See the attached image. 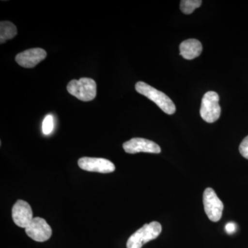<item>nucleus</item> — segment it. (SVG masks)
I'll list each match as a JSON object with an SVG mask.
<instances>
[{
	"instance_id": "f257e3e1",
	"label": "nucleus",
	"mask_w": 248,
	"mask_h": 248,
	"mask_svg": "<svg viewBox=\"0 0 248 248\" xmlns=\"http://www.w3.org/2000/svg\"><path fill=\"white\" fill-rule=\"evenodd\" d=\"M135 89L137 92L155 103L165 113L172 115L176 112V107L172 99L161 91H158L143 81L137 83Z\"/></svg>"
},
{
	"instance_id": "f03ea898",
	"label": "nucleus",
	"mask_w": 248,
	"mask_h": 248,
	"mask_svg": "<svg viewBox=\"0 0 248 248\" xmlns=\"http://www.w3.org/2000/svg\"><path fill=\"white\" fill-rule=\"evenodd\" d=\"M67 91L82 102H90L97 95V84L91 78L73 79L67 85Z\"/></svg>"
},
{
	"instance_id": "7ed1b4c3",
	"label": "nucleus",
	"mask_w": 248,
	"mask_h": 248,
	"mask_svg": "<svg viewBox=\"0 0 248 248\" xmlns=\"http://www.w3.org/2000/svg\"><path fill=\"white\" fill-rule=\"evenodd\" d=\"M162 231V227L159 222L153 221L145 224L135 232L127 241V248H141L143 245L152 240L156 239Z\"/></svg>"
},
{
	"instance_id": "20e7f679",
	"label": "nucleus",
	"mask_w": 248,
	"mask_h": 248,
	"mask_svg": "<svg viewBox=\"0 0 248 248\" xmlns=\"http://www.w3.org/2000/svg\"><path fill=\"white\" fill-rule=\"evenodd\" d=\"M219 96L216 92L208 91L203 95L201 106L200 115L205 122L212 124L219 119L221 109Z\"/></svg>"
},
{
	"instance_id": "39448f33",
	"label": "nucleus",
	"mask_w": 248,
	"mask_h": 248,
	"mask_svg": "<svg viewBox=\"0 0 248 248\" xmlns=\"http://www.w3.org/2000/svg\"><path fill=\"white\" fill-rule=\"evenodd\" d=\"M203 202L205 213L209 219L213 222L219 221L223 214V203L216 192L211 187L205 189L203 192Z\"/></svg>"
},
{
	"instance_id": "423d86ee",
	"label": "nucleus",
	"mask_w": 248,
	"mask_h": 248,
	"mask_svg": "<svg viewBox=\"0 0 248 248\" xmlns=\"http://www.w3.org/2000/svg\"><path fill=\"white\" fill-rule=\"evenodd\" d=\"M25 231L29 237L37 242H45L50 239L52 235L51 228L40 217L32 218L30 224L25 228Z\"/></svg>"
},
{
	"instance_id": "0eeeda50",
	"label": "nucleus",
	"mask_w": 248,
	"mask_h": 248,
	"mask_svg": "<svg viewBox=\"0 0 248 248\" xmlns=\"http://www.w3.org/2000/svg\"><path fill=\"white\" fill-rule=\"evenodd\" d=\"M80 169L89 172L110 173L115 170V166L112 161L104 158L81 157L78 160Z\"/></svg>"
},
{
	"instance_id": "6e6552de",
	"label": "nucleus",
	"mask_w": 248,
	"mask_h": 248,
	"mask_svg": "<svg viewBox=\"0 0 248 248\" xmlns=\"http://www.w3.org/2000/svg\"><path fill=\"white\" fill-rule=\"evenodd\" d=\"M123 148L128 154H136L139 153H153L159 154L161 148L154 141L143 138H133L125 142Z\"/></svg>"
},
{
	"instance_id": "1a4fd4ad",
	"label": "nucleus",
	"mask_w": 248,
	"mask_h": 248,
	"mask_svg": "<svg viewBox=\"0 0 248 248\" xmlns=\"http://www.w3.org/2000/svg\"><path fill=\"white\" fill-rule=\"evenodd\" d=\"M47 53L40 48L28 49L16 55V62L19 66L26 68H32L46 58Z\"/></svg>"
},
{
	"instance_id": "9d476101",
	"label": "nucleus",
	"mask_w": 248,
	"mask_h": 248,
	"mask_svg": "<svg viewBox=\"0 0 248 248\" xmlns=\"http://www.w3.org/2000/svg\"><path fill=\"white\" fill-rule=\"evenodd\" d=\"M12 218L17 226L27 228L33 218L31 205L25 201H17L13 207Z\"/></svg>"
},
{
	"instance_id": "9b49d317",
	"label": "nucleus",
	"mask_w": 248,
	"mask_h": 248,
	"mask_svg": "<svg viewBox=\"0 0 248 248\" xmlns=\"http://www.w3.org/2000/svg\"><path fill=\"white\" fill-rule=\"evenodd\" d=\"M179 50L183 58L191 60L200 56L203 50V47L200 41L196 39H189L181 44Z\"/></svg>"
},
{
	"instance_id": "f8f14e48",
	"label": "nucleus",
	"mask_w": 248,
	"mask_h": 248,
	"mask_svg": "<svg viewBox=\"0 0 248 248\" xmlns=\"http://www.w3.org/2000/svg\"><path fill=\"white\" fill-rule=\"evenodd\" d=\"M17 34V27L12 22L9 21L0 22V43H4L6 41L14 38Z\"/></svg>"
},
{
	"instance_id": "ddd939ff",
	"label": "nucleus",
	"mask_w": 248,
	"mask_h": 248,
	"mask_svg": "<svg viewBox=\"0 0 248 248\" xmlns=\"http://www.w3.org/2000/svg\"><path fill=\"white\" fill-rule=\"evenodd\" d=\"M202 4V1L201 0H182L180 4L181 11L184 14H191L196 9L200 7Z\"/></svg>"
},
{
	"instance_id": "4468645a",
	"label": "nucleus",
	"mask_w": 248,
	"mask_h": 248,
	"mask_svg": "<svg viewBox=\"0 0 248 248\" xmlns=\"http://www.w3.org/2000/svg\"><path fill=\"white\" fill-rule=\"evenodd\" d=\"M54 127L53 116L49 115L45 117L42 124V132L45 135H49L53 131Z\"/></svg>"
},
{
	"instance_id": "2eb2a0df",
	"label": "nucleus",
	"mask_w": 248,
	"mask_h": 248,
	"mask_svg": "<svg viewBox=\"0 0 248 248\" xmlns=\"http://www.w3.org/2000/svg\"><path fill=\"white\" fill-rule=\"evenodd\" d=\"M239 152L244 158L248 159V136L245 138L240 144Z\"/></svg>"
},
{
	"instance_id": "dca6fc26",
	"label": "nucleus",
	"mask_w": 248,
	"mask_h": 248,
	"mask_svg": "<svg viewBox=\"0 0 248 248\" xmlns=\"http://www.w3.org/2000/svg\"><path fill=\"white\" fill-rule=\"evenodd\" d=\"M236 224H235L234 223H232V222L227 223L226 227H225V230H226V232L229 234H233V233H234L235 231H236Z\"/></svg>"
}]
</instances>
